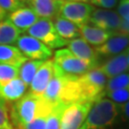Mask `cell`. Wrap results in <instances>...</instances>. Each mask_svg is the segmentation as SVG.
Segmentation results:
<instances>
[{
	"label": "cell",
	"instance_id": "6da1fadb",
	"mask_svg": "<svg viewBox=\"0 0 129 129\" xmlns=\"http://www.w3.org/2000/svg\"><path fill=\"white\" fill-rule=\"evenodd\" d=\"M119 115V105L103 97L93 103L79 129H114Z\"/></svg>",
	"mask_w": 129,
	"mask_h": 129
},
{
	"label": "cell",
	"instance_id": "7a4b0ae2",
	"mask_svg": "<svg viewBox=\"0 0 129 129\" xmlns=\"http://www.w3.org/2000/svg\"><path fill=\"white\" fill-rule=\"evenodd\" d=\"M42 102V96L38 97L28 93L18 101L12 103L8 109H10V120L14 129H20L30 123L38 114Z\"/></svg>",
	"mask_w": 129,
	"mask_h": 129
},
{
	"label": "cell",
	"instance_id": "3957f363",
	"mask_svg": "<svg viewBox=\"0 0 129 129\" xmlns=\"http://www.w3.org/2000/svg\"><path fill=\"white\" fill-rule=\"evenodd\" d=\"M107 82V78L100 66L78 77V83L80 90L81 102H95L103 98V92Z\"/></svg>",
	"mask_w": 129,
	"mask_h": 129
},
{
	"label": "cell",
	"instance_id": "277c9868",
	"mask_svg": "<svg viewBox=\"0 0 129 129\" xmlns=\"http://www.w3.org/2000/svg\"><path fill=\"white\" fill-rule=\"evenodd\" d=\"M54 64L62 74L68 77H79L96 66L74 55L68 49H59L55 52Z\"/></svg>",
	"mask_w": 129,
	"mask_h": 129
},
{
	"label": "cell",
	"instance_id": "5b68a950",
	"mask_svg": "<svg viewBox=\"0 0 129 129\" xmlns=\"http://www.w3.org/2000/svg\"><path fill=\"white\" fill-rule=\"evenodd\" d=\"M27 33L29 36L38 39L50 49H57L68 43L59 37L51 19L38 18L32 27L28 29Z\"/></svg>",
	"mask_w": 129,
	"mask_h": 129
},
{
	"label": "cell",
	"instance_id": "8992f818",
	"mask_svg": "<svg viewBox=\"0 0 129 129\" xmlns=\"http://www.w3.org/2000/svg\"><path fill=\"white\" fill-rule=\"evenodd\" d=\"M93 103V102H78L67 104L61 116L60 129L80 128Z\"/></svg>",
	"mask_w": 129,
	"mask_h": 129
},
{
	"label": "cell",
	"instance_id": "52a82bcc",
	"mask_svg": "<svg viewBox=\"0 0 129 129\" xmlns=\"http://www.w3.org/2000/svg\"><path fill=\"white\" fill-rule=\"evenodd\" d=\"M94 9L92 5L86 2L63 0L59 10V15L79 27L90 22Z\"/></svg>",
	"mask_w": 129,
	"mask_h": 129
},
{
	"label": "cell",
	"instance_id": "ba28073f",
	"mask_svg": "<svg viewBox=\"0 0 129 129\" xmlns=\"http://www.w3.org/2000/svg\"><path fill=\"white\" fill-rule=\"evenodd\" d=\"M16 45L24 56L32 60L45 61L50 59L53 55L52 49L29 35L20 36L16 41Z\"/></svg>",
	"mask_w": 129,
	"mask_h": 129
},
{
	"label": "cell",
	"instance_id": "9c48e42d",
	"mask_svg": "<svg viewBox=\"0 0 129 129\" xmlns=\"http://www.w3.org/2000/svg\"><path fill=\"white\" fill-rule=\"evenodd\" d=\"M90 22L93 26L111 33H118L121 18L117 12L112 10L94 9Z\"/></svg>",
	"mask_w": 129,
	"mask_h": 129
},
{
	"label": "cell",
	"instance_id": "30bf717a",
	"mask_svg": "<svg viewBox=\"0 0 129 129\" xmlns=\"http://www.w3.org/2000/svg\"><path fill=\"white\" fill-rule=\"evenodd\" d=\"M54 60L47 59L43 61L39 69L37 70V74L33 78L32 82L30 84V92L33 95L41 97L46 89L47 85L49 84L51 78L54 75Z\"/></svg>",
	"mask_w": 129,
	"mask_h": 129
},
{
	"label": "cell",
	"instance_id": "8fae6325",
	"mask_svg": "<svg viewBox=\"0 0 129 129\" xmlns=\"http://www.w3.org/2000/svg\"><path fill=\"white\" fill-rule=\"evenodd\" d=\"M129 48V35L115 33L101 46L95 47L99 56H113L121 54Z\"/></svg>",
	"mask_w": 129,
	"mask_h": 129
},
{
	"label": "cell",
	"instance_id": "7c38bea8",
	"mask_svg": "<svg viewBox=\"0 0 129 129\" xmlns=\"http://www.w3.org/2000/svg\"><path fill=\"white\" fill-rule=\"evenodd\" d=\"M68 50L74 55L88 63L98 67L100 56L97 54L95 48L89 45L83 38H75L68 41Z\"/></svg>",
	"mask_w": 129,
	"mask_h": 129
},
{
	"label": "cell",
	"instance_id": "4fadbf2b",
	"mask_svg": "<svg viewBox=\"0 0 129 129\" xmlns=\"http://www.w3.org/2000/svg\"><path fill=\"white\" fill-rule=\"evenodd\" d=\"M66 78H67V76L62 74L55 66L53 78H51L49 84L47 85L46 89L42 95V98L53 105H55L57 103H61L60 97H61V93H62V90L64 87Z\"/></svg>",
	"mask_w": 129,
	"mask_h": 129
},
{
	"label": "cell",
	"instance_id": "5bb4252c",
	"mask_svg": "<svg viewBox=\"0 0 129 129\" xmlns=\"http://www.w3.org/2000/svg\"><path fill=\"white\" fill-rule=\"evenodd\" d=\"M38 18V15L33 11L32 8L21 7L11 13L8 19L22 33L27 32L28 29L32 27Z\"/></svg>",
	"mask_w": 129,
	"mask_h": 129
},
{
	"label": "cell",
	"instance_id": "9a60e30c",
	"mask_svg": "<svg viewBox=\"0 0 129 129\" xmlns=\"http://www.w3.org/2000/svg\"><path fill=\"white\" fill-rule=\"evenodd\" d=\"M100 68L107 78H114L120 74L127 73L129 71V65L127 63L125 51L121 54L111 56L100 66Z\"/></svg>",
	"mask_w": 129,
	"mask_h": 129
},
{
	"label": "cell",
	"instance_id": "2e32d148",
	"mask_svg": "<svg viewBox=\"0 0 129 129\" xmlns=\"http://www.w3.org/2000/svg\"><path fill=\"white\" fill-rule=\"evenodd\" d=\"M33 11L41 18L53 19L59 15L63 0H30Z\"/></svg>",
	"mask_w": 129,
	"mask_h": 129
},
{
	"label": "cell",
	"instance_id": "e0dca14e",
	"mask_svg": "<svg viewBox=\"0 0 129 129\" xmlns=\"http://www.w3.org/2000/svg\"><path fill=\"white\" fill-rule=\"evenodd\" d=\"M78 29H79V34L83 37V39L88 44H91L95 47L102 45L115 34V33L102 30L100 28L95 27L93 25H89V24L79 26Z\"/></svg>",
	"mask_w": 129,
	"mask_h": 129
},
{
	"label": "cell",
	"instance_id": "ac0fdd59",
	"mask_svg": "<svg viewBox=\"0 0 129 129\" xmlns=\"http://www.w3.org/2000/svg\"><path fill=\"white\" fill-rule=\"evenodd\" d=\"M27 59L17 47L0 45V64L12 65L19 68Z\"/></svg>",
	"mask_w": 129,
	"mask_h": 129
},
{
	"label": "cell",
	"instance_id": "d6986e66",
	"mask_svg": "<svg viewBox=\"0 0 129 129\" xmlns=\"http://www.w3.org/2000/svg\"><path fill=\"white\" fill-rule=\"evenodd\" d=\"M53 23L59 37L66 41H70L72 39L78 38L80 37L79 29L78 26L73 22H71L70 20L63 18L60 15H57L55 17Z\"/></svg>",
	"mask_w": 129,
	"mask_h": 129
},
{
	"label": "cell",
	"instance_id": "ffe728a7",
	"mask_svg": "<svg viewBox=\"0 0 129 129\" xmlns=\"http://www.w3.org/2000/svg\"><path fill=\"white\" fill-rule=\"evenodd\" d=\"M21 32L9 19L0 22V45H9L16 43Z\"/></svg>",
	"mask_w": 129,
	"mask_h": 129
},
{
	"label": "cell",
	"instance_id": "44dd1931",
	"mask_svg": "<svg viewBox=\"0 0 129 129\" xmlns=\"http://www.w3.org/2000/svg\"><path fill=\"white\" fill-rule=\"evenodd\" d=\"M43 61L41 60L27 59L23 64L18 68L19 78L23 81L27 86H30L35 75L37 74V70L41 66Z\"/></svg>",
	"mask_w": 129,
	"mask_h": 129
},
{
	"label": "cell",
	"instance_id": "7402d4cb",
	"mask_svg": "<svg viewBox=\"0 0 129 129\" xmlns=\"http://www.w3.org/2000/svg\"><path fill=\"white\" fill-rule=\"evenodd\" d=\"M54 106L55 105L49 103L47 101H45V100L43 99V102H42L40 110H39L37 117H36L30 123L26 124L25 126H23L22 128H20V129H45L47 117L50 114V112L52 111Z\"/></svg>",
	"mask_w": 129,
	"mask_h": 129
},
{
	"label": "cell",
	"instance_id": "603a6c76",
	"mask_svg": "<svg viewBox=\"0 0 129 129\" xmlns=\"http://www.w3.org/2000/svg\"><path fill=\"white\" fill-rule=\"evenodd\" d=\"M65 107L66 104L64 103H57L53 107L50 114L47 117L45 129H60L61 116Z\"/></svg>",
	"mask_w": 129,
	"mask_h": 129
},
{
	"label": "cell",
	"instance_id": "cb8c5ba5",
	"mask_svg": "<svg viewBox=\"0 0 129 129\" xmlns=\"http://www.w3.org/2000/svg\"><path fill=\"white\" fill-rule=\"evenodd\" d=\"M129 86V73H123L119 76H116L114 78H111L107 80L106 86L103 92V97L107 93L115 91L118 89L125 88Z\"/></svg>",
	"mask_w": 129,
	"mask_h": 129
},
{
	"label": "cell",
	"instance_id": "d4e9b609",
	"mask_svg": "<svg viewBox=\"0 0 129 129\" xmlns=\"http://www.w3.org/2000/svg\"><path fill=\"white\" fill-rule=\"evenodd\" d=\"M118 105L119 115L114 129H129V102Z\"/></svg>",
	"mask_w": 129,
	"mask_h": 129
},
{
	"label": "cell",
	"instance_id": "484cf974",
	"mask_svg": "<svg viewBox=\"0 0 129 129\" xmlns=\"http://www.w3.org/2000/svg\"><path fill=\"white\" fill-rule=\"evenodd\" d=\"M18 77V68L7 64H0V84H4Z\"/></svg>",
	"mask_w": 129,
	"mask_h": 129
},
{
	"label": "cell",
	"instance_id": "4316f807",
	"mask_svg": "<svg viewBox=\"0 0 129 129\" xmlns=\"http://www.w3.org/2000/svg\"><path fill=\"white\" fill-rule=\"evenodd\" d=\"M104 97L111 100L112 102H114L117 104L125 103V102H129V86L107 93Z\"/></svg>",
	"mask_w": 129,
	"mask_h": 129
},
{
	"label": "cell",
	"instance_id": "83f0119b",
	"mask_svg": "<svg viewBox=\"0 0 129 129\" xmlns=\"http://www.w3.org/2000/svg\"><path fill=\"white\" fill-rule=\"evenodd\" d=\"M0 129H14L11 123L8 105L0 101Z\"/></svg>",
	"mask_w": 129,
	"mask_h": 129
},
{
	"label": "cell",
	"instance_id": "f1b7e54d",
	"mask_svg": "<svg viewBox=\"0 0 129 129\" xmlns=\"http://www.w3.org/2000/svg\"><path fill=\"white\" fill-rule=\"evenodd\" d=\"M0 7L6 13H13L22 7V3L19 0H0Z\"/></svg>",
	"mask_w": 129,
	"mask_h": 129
},
{
	"label": "cell",
	"instance_id": "f546056e",
	"mask_svg": "<svg viewBox=\"0 0 129 129\" xmlns=\"http://www.w3.org/2000/svg\"><path fill=\"white\" fill-rule=\"evenodd\" d=\"M88 2L92 6L100 7V9L111 10L118 5L119 0H88Z\"/></svg>",
	"mask_w": 129,
	"mask_h": 129
},
{
	"label": "cell",
	"instance_id": "4dcf8cb0",
	"mask_svg": "<svg viewBox=\"0 0 129 129\" xmlns=\"http://www.w3.org/2000/svg\"><path fill=\"white\" fill-rule=\"evenodd\" d=\"M117 10L122 21H129V0H121Z\"/></svg>",
	"mask_w": 129,
	"mask_h": 129
},
{
	"label": "cell",
	"instance_id": "1f68e13d",
	"mask_svg": "<svg viewBox=\"0 0 129 129\" xmlns=\"http://www.w3.org/2000/svg\"><path fill=\"white\" fill-rule=\"evenodd\" d=\"M6 15H7V13L0 7V22L4 20V18L6 17Z\"/></svg>",
	"mask_w": 129,
	"mask_h": 129
},
{
	"label": "cell",
	"instance_id": "d6a6232c",
	"mask_svg": "<svg viewBox=\"0 0 129 129\" xmlns=\"http://www.w3.org/2000/svg\"><path fill=\"white\" fill-rule=\"evenodd\" d=\"M125 53H126V58H127V63L129 65V48L125 50Z\"/></svg>",
	"mask_w": 129,
	"mask_h": 129
},
{
	"label": "cell",
	"instance_id": "836d02e7",
	"mask_svg": "<svg viewBox=\"0 0 129 129\" xmlns=\"http://www.w3.org/2000/svg\"><path fill=\"white\" fill-rule=\"evenodd\" d=\"M70 1H78V2H86V3L88 2V0H70Z\"/></svg>",
	"mask_w": 129,
	"mask_h": 129
},
{
	"label": "cell",
	"instance_id": "e575fe53",
	"mask_svg": "<svg viewBox=\"0 0 129 129\" xmlns=\"http://www.w3.org/2000/svg\"><path fill=\"white\" fill-rule=\"evenodd\" d=\"M19 1L22 3V2H27V1H30V0H19Z\"/></svg>",
	"mask_w": 129,
	"mask_h": 129
}]
</instances>
